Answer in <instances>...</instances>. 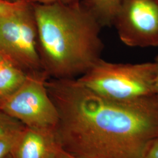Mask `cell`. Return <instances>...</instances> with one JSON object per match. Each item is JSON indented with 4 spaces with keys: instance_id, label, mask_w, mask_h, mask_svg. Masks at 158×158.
Wrapping results in <instances>:
<instances>
[{
    "instance_id": "1",
    "label": "cell",
    "mask_w": 158,
    "mask_h": 158,
    "mask_svg": "<svg viewBox=\"0 0 158 158\" xmlns=\"http://www.w3.org/2000/svg\"><path fill=\"white\" fill-rule=\"evenodd\" d=\"M46 86L59 115V147L80 158H142L158 137V101L115 102L77 79H48Z\"/></svg>"
},
{
    "instance_id": "2",
    "label": "cell",
    "mask_w": 158,
    "mask_h": 158,
    "mask_svg": "<svg viewBox=\"0 0 158 158\" xmlns=\"http://www.w3.org/2000/svg\"><path fill=\"white\" fill-rule=\"evenodd\" d=\"M32 4L38 53L49 79H77L102 59V28L81 2Z\"/></svg>"
},
{
    "instance_id": "3",
    "label": "cell",
    "mask_w": 158,
    "mask_h": 158,
    "mask_svg": "<svg viewBox=\"0 0 158 158\" xmlns=\"http://www.w3.org/2000/svg\"><path fill=\"white\" fill-rule=\"evenodd\" d=\"M157 63H118L100 59L77 80L110 100L132 103L155 96Z\"/></svg>"
},
{
    "instance_id": "4",
    "label": "cell",
    "mask_w": 158,
    "mask_h": 158,
    "mask_svg": "<svg viewBox=\"0 0 158 158\" xmlns=\"http://www.w3.org/2000/svg\"><path fill=\"white\" fill-rule=\"evenodd\" d=\"M0 55L27 73L42 72L33 6L0 15Z\"/></svg>"
},
{
    "instance_id": "5",
    "label": "cell",
    "mask_w": 158,
    "mask_h": 158,
    "mask_svg": "<svg viewBox=\"0 0 158 158\" xmlns=\"http://www.w3.org/2000/svg\"><path fill=\"white\" fill-rule=\"evenodd\" d=\"M49 79L44 71L29 73L18 90L0 102V109L25 127L55 131L59 115L46 86Z\"/></svg>"
},
{
    "instance_id": "6",
    "label": "cell",
    "mask_w": 158,
    "mask_h": 158,
    "mask_svg": "<svg viewBox=\"0 0 158 158\" xmlns=\"http://www.w3.org/2000/svg\"><path fill=\"white\" fill-rule=\"evenodd\" d=\"M113 26L125 45L158 47V0H124Z\"/></svg>"
},
{
    "instance_id": "7",
    "label": "cell",
    "mask_w": 158,
    "mask_h": 158,
    "mask_svg": "<svg viewBox=\"0 0 158 158\" xmlns=\"http://www.w3.org/2000/svg\"><path fill=\"white\" fill-rule=\"evenodd\" d=\"M59 147L54 131L26 127L12 149V158H54Z\"/></svg>"
},
{
    "instance_id": "8",
    "label": "cell",
    "mask_w": 158,
    "mask_h": 158,
    "mask_svg": "<svg viewBox=\"0 0 158 158\" xmlns=\"http://www.w3.org/2000/svg\"><path fill=\"white\" fill-rule=\"evenodd\" d=\"M28 73L8 59L0 64V102L12 95L26 81Z\"/></svg>"
},
{
    "instance_id": "9",
    "label": "cell",
    "mask_w": 158,
    "mask_h": 158,
    "mask_svg": "<svg viewBox=\"0 0 158 158\" xmlns=\"http://www.w3.org/2000/svg\"><path fill=\"white\" fill-rule=\"evenodd\" d=\"M124 0H83L81 4L95 18L102 28L113 26Z\"/></svg>"
},
{
    "instance_id": "10",
    "label": "cell",
    "mask_w": 158,
    "mask_h": 158,
    "mask_svg": "<svg viewBox=\"0 0 158 158\" xmlns=\"http://www.w3.org/2000/svg\"><path fill=\"white\" fill-rule=\"evenodd\" d=\"M25 127L21 121L0 109V138L18 134Z\"/></svg>"
},
{
    "instance_id": "11",
    "label": "cell",
    "mask_w": 158,
    "mask_h": 158,
    "mask_svg": "<svg viewBox=\"0 0 158 158\" xmlns=\"http://www.w3.org/2000/svg\"><path fill=\"white\" fill-rule=\"evenodd\" d=\"M28 3L24 0L11 2L6 0H0V15L10 14L22 9Z\"/></svg>"
},
{
    "instance_id": "12",
    "label": "cell",
    "mask_w": 158,
    "mask_h": 158,
    "mask_svg": "<svg viewBox=\"0 0 158 158\" xmlns=\"http://www.w3.org/2000/svg\"><path fill=\"white\" fill-rule=\"evenodd\" d=\"M21 132L0 138V158H6L11 153Z\"/></svg>"
},
{
    "instance_id": "13",
    "label": "cell",
    "mask_w": 158,
    "mask_h": 158,
    "mask_svg": "<svg viewBox=\"0 0 158 158\" xmlns=\"http://www.w3.org/2000/svg\"><path fill=\"white\" fill-rule=\"evenodd\" d=\"M142 158H158V137L149 144Z\"/></svg>"
},
{
    "instance_id": "14",
    "label": "cell",
    "mask_w": 158,
    "mask_h": 158,
    "mask_svg": "<svg viewBox=\"0 0 158 158\" xmlns=\"http://www.w3.org/2000/svg\"><path fill=\"white\" fill-rule=\"evenodd\" d=\"M57 156L58 158H80L74 156L73 155L64 151L62 149L60 148L57 151Z\"/></svg>"
},
{
    "instance_id": "15",
    "label": "cell",
    "mask_w": 158,
    "mask_h": 158,
    "mask_svg": "<svg viewBox=\"0 0 158 158\" xmlns=\"http://www.w3.org/2000/svg\"><path fill=\"white\" fill-rule=\"evenodd\" d=\"M31 4H50L58 1H64V0H24Z\"/></svg>"
},
{
    "instance_id": "16",
    "label": "cell",
    "mask_w": 158,
    "mask_h": 158,
    "mask_svg": "<svg viewBox=\"0 0 158 158\" xmlns=\"http://www.w3.org/2000/svg\"><path fill=\"white\" fill-rule=\"evenodd\" d=\"M155 61L157 63V66H158L156 77V81H155V96L158 101V56L156 57Z\"/></svg>"
},
{
    "instance_id": "17",
    "label": "cell",
    "mask_w": 158,
    "mask_h": 158,
    "mask_svg": "<svg viewBox=\"0 0 158 158\" xmlns=\"http://www.w3.org/2000/svg\"><path fill=\"white\" fill-rule=\"evenodd\" d=\"M63 2L66 3H78L80 2V0H64Z\"/></svg>"
},
{
    "instance_id": "18",
    "label": "cell",
    "mask_w": 158,
    "mask_h": 158,
    "mask_svg": "<svg viewBox=\"0 0 158 158\" xmlns=\"http://www.w3.org/2000/svg\"><path fill=\"white\" fill-rule=\"evenodd\" d=\"M4 57L2 56V55H0V64H1V63L2 62V61L3 60V59H4Z\"/></svg>"
},
{
    "instance_id": "19",
    "label": "cell",
    "mask_w": 158,
    "mask_h": 158,
    "mask_svg": "<svg viewBox=\"0 0 158 158\" xmlns=\"http://www.w3.org/2000/svg\"><path fill=\"white\" fill-rule=\"evenodd\" d=\"M6 1H11V2H17V1H20V0H6Z\"/></svg>"
},
{
    "instance_id": "20",
    "label": "cell",
    "mask_w": 158,
    "mask_h": 158,
    "mask_svg": "<svg viewBox=\"0 0 158 158\" xmlns=\"http://www.w3.org/2000/svg\"><path fill=\"white\" fill-rule=\"evenodd\" d=\"M6 158H12L11 155V154H10L8 156H7Z\"/></svg>"
},
{
    "instance_id": "21",
    "label": "cell",
    "mask_w": 158,
    "mask_h": 158,
    "mask_svg": "<svg viewBox=\"0 0 158 158\" xmlns=\"http://www.w3.org/2000/svg\"><path fill=\"white\" fill-rule=\"evenodd\" d=\"M57 158V156H56V157H55V158Z\"/></svg>"
}]
</instances>
